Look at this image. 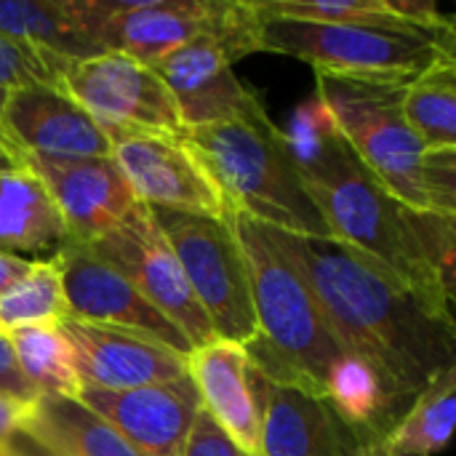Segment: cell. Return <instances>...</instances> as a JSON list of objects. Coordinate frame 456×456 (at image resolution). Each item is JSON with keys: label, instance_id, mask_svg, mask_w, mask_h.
Returning a JSON list of instances; mask_svg holds the SVG:
<instances>
[{"label": "cell", "instance_id": "1", "mask_svg": "<svg viewBox=\"0 0 456 456\" xmlns=\"http://www.w3.org/2000/svg\"><path fill=\"white\" fill-rule=\"evenodd\" d=\"M265 232L307 283L334 339L377 374L401 414L441 371L456 366L454 321L438 315L377 259L334 238L273 227Z\"/></svg>", "mask_w": 456, "mask_h": 456}, {"label": "cell", "instance_id": "2", "mask_svg": "<svg viewBox=\"0 0 456 456\" xmlns=\"http://www.w3.org/2000/svg\"><path fill=\"white\" fill-rule=\"evenodd\" d=\"M283 134L331 238L377 259L454 321L456 219L401 203L353 152L315 94L297 107Z\"/></svg>", "mask_w": 456, "mask_h": 456}, {"label": "cell", "instance_id": "3", "mask_svg": "<svg viewBox=\"0 0 456 456\" xmlns=\"http://www.w3.org/2000/svg\"><path fill=\"white\" fill-rule=\"evenodd\" d=\"M406 86L315 72V96L363 166L409 208L456 219V147L419 142L403 115Z\"/></svg>", "mask_w": 456, "mask_h": 456}, {"label": "cell", "instance_id": "4", "mask_svg": "<svg viewBox=\"0 0 456 456\" xmlns=\"http://www.w3.org/2000/svg\"><path fill=\"white\" fill-rule=\"evenodd\" d=\"M184 147L203 166L230 214L305 238H331L294 163L283 128L267 110L246 120L184 128Z\"/></svg>", "mask_w": 456, "mask_h": 456}, {"label": "cell", "instance_id": "5", "mask_svg": "<svg viewBox=\"0 0 456 456\" xmlns=\"http://www.w3.org/2000/svg\"><path fill=\"white\" fill-rule=\"evenodd\" d=\"M235 230L251 283L256 339L246 345L251 366L273 379L326 395L331 369L347 355L323 321L307 283L278 251L265 227L240 214L227 216Z\"/></svg>", "mask_w": 456, "mask_h": 456}, {"label": "cell", "instance_id": "6", "mask_svg": "<svg viewBox=\"0 0 456 456\" xmlns=\"http://www.w3.org/2000/svg\"><path fill=\"white\" fill-rule=\"evenodd\" d=\"M248 40L251 51L286 53L313 64L315 72L390 83H411L456 59V29H425L398 16L318 24L256 16L251 8Z\"/></svg>", "mask_w": 456, "mask_h": 456}, {"label": "cell", "instance_id": "7", "mask_svg": "<svg viewBox=\"0 0 456 456\" xmlns=\"http://www.w3.org/2000/svg\"><path fill=\"white\" fill-rule=\"evenodd\" d=\"M69 8L104 51L147 67L200 35L219 37L232 61L254 53L248 0H69Z\"/></svg>", "mask_w": 456, "mask_h": 456}, {"label": "cell", "instance_id": "8", "mask_svg": "<svg viewBox=\"0 0 456 456\" xmlns=\"http://www.w3.org/2000/svg\"><path fill=\"white\" fill-rule=\"evenodd\" d=\"M150 211L171 243L187 286L206 313L216 339L243 347L251 345L259 331L251 302L248 265L230 222L168 208Z\"/></svg>", "mask_w": 456, "mask_h": 456}, {"label": "cell", "instance_id": "9", "mask_svg": "<svg viewBox=\"0 0 456 456\" xmlns=\"http://www.w3.org/2000/svg\"><path fill=\"white\" fill-rule=\"evenodd\" d=\"M59 86L107 131L179 136V110L163 77L118 51L64 64Z\"/></svg>", "mask_w": 456, "mask_h": 456}, {"label": "cell", "instance_id": "10", "mask_svg": "<svg viewBox=\"0 0 456 456\" xmlns=\"http://www.w3.org/2000/svg\"><path fill=\"white\" fill-rule=\"evenodd\" d=\"M259 456H390L387 436L345 419L326 395L273 382L251 366Z\"/></svg>", "mask_w": 456, "mask_h": 456}, {"label": "cell", "instance_id": "11", "mask_svg": "<svg viewBox=\"0 0 456 456\" xmlns=\"http://www.w3.org/2000/svg\"><path fill=\"white\" fill-rule=\"evenodd\" d=\"M91 248L120 270L136 291L187 337L195 350L216 339L150 206L136 203L112 230L96 238Z\"/></svg>", "mask_w": 456, "mask_h": 456}, {"label": "cell", "instance_id": "12", "mask_svg": "<svg viewBox=\"0 0 456 456\" xmlns=\"http://www.w3.org/2000/svg\"><path fill=\"white\" fill-rule=\"evenodd\" d=\"M53 259L61 273L69 318L136 331L184 358L192 355L195 347L187 342V337L91 246L64 238Z\"/></svg>", "mask_w": 456, "mask_h": 456}, {"label": "cell", "instance_id": "13", "mask_svg": "<svg viewBox=\"0 0 456 456\" xmlns=\"http://www.w3.org/2000/svg\"><path fill=\"white\" fill-rule=\"evenodd\" d=\"M110 142L112 160L139 203L216 219L230 216L219 190L179 136L118 134Z\"/></svg>", "mask_w": 456, "mask_h": 456}, {"label": "cell", "instance_id": "14", "mask_svg": "<svg viewBox=\"0 0 456 456\" xmlns=\"http://www.w3.org/2000/svg\"><path fill=\"white\" fill-rule=\"evenodd\" d=\"M152 69L163 77L182 128H206L265 112L259 94L232 72V59L214 35L192 37Z\"/></svg>", "mask_w": 456, "mask_h": 456}, {"label": "cell", "instance_id": "15", "mask_svg": "<svg viewBox=\"0 0 456 456\" xmlns=\"http://www.w3.org/2000/svg\"><path fill=\"white\" fill-rule=\"evenodd\" d=\"M0 131L24 155L37 158H107V131L59 86L32 83L5 94Z\"/></svg>", "mask_w": 456, "mask_h": 456}, {"label": "cell", "instance_id": "16", "mask_svg": "<svg viewBox=\"0 0 456 456\" xmlns=\"http://www.w3.org/2000/svg\"><path fill=\"white\" fill-rule=\"evenodd\" d=\"M75 361L80 387L134 390L187 377V358L136 331L99 326L77 318L56 323Z\"/></svg>", "mask_w": 456, "mask_h": 456}, {"label": "cell", "instance_id": "17", "mask_svg": "<svg viewBox=\"0 0 456 456\" xmlns=\"http://www.w3.org/2000/svg\"><path fill=\"white\" fill-rule=\"evenodd\" d=\"M83 406L110 422L139 456H182L200 395L187 377L134 390L77 387Z\"/></svg>", "mask_w": 456, "mask_h": 456}, {"label": "cell", "instance_id": "18", "mask_svg": "<svg viewBox=\"0 0 456 456\" xmlns=\"http://www.w3.org/2000/svg\"><path fill=\"white\" fill-rule=\"evenodd\" d=\"M24 166L45 184L64 222L67 240L91 246L112 230L139 200L112 155L107 158H37Z\"/></svg>", "mask_w": 456, "mask_h": 456}, {"label": "cell", "instance_id": "19", "mask_svg": "<svg viewBox=\"0 0 456 456\" xmlns=\"http://www.w3.org/2000/svg\"><path fill=\"white\" fill-rule=\"evenodd\" d=\"M187 374L203 411L251 456H259V406L251 385V361L243 345L214 339L187 358Z\"/></svg>", "mask_w": 456, "mask_h": 456}, {"label": "cell", "instance_id": "20", "mask_svg": "<svg viewBox=\"0 0 456 456\" xmlns=\"http://www.w3.org/2000/svg\"><path fill=\"white\" fill-rule=\"evenodd\" d=\"M21 436L51 456H139L110 422L77 398H37Z\"/></svg>", "mask_w": 456, "mask_h": 456}, {"label": "cell", "instance_id": "21", "mask_svg": "<svg viewBox=\"0 0 456 456\" xmlns=\"http://www.w3.org/2000/svg\"><path fill=\"white\" fill-rule=\"evenodd\" d=\"M0 32L59 61L107 53L72 13L69 0H0Z\"/></svg>", "mask_w": 456, "mask_h": 456}, {"label": "cell", "instance_id": "22", "mask_svg": "<svg viewBox=\"0 0 456 456\" xmlns=\"http://www.w3.org/2000/svg\"><path fill=\"white\" fill-rule=\"evenodd\" d=\"M64 238V222L45 184L29 168L0 174V251L59 248Z\"/></svg>", "mask_w": 456, "mask_h": 456}, {"label": "cell", "instance_id": "23", "mask_svg": "<svg viewBox=\"0 0 456 456\" xmlns=\"http://www.w3.org/2000/svg\"><path fill=\"white\" fill-rule=\"evenodd\" d=\"M456 417V366L441 371L387 436L390 456H436L449 446Z\"/></svg>", "mask_w": 456, "mask_h": 456}, {"label": "cell", "instance_id": "24", "mask_svg": "<svg viewBox=\"0 0 456 456\" xmlns=\"http://www.w3.org/2000/svg\"><path fill=\"white\" fill-rule=\"evenodd\" d=\"M21 377L35 390L37 398L77 395V374L67 339L56 326H21L8 331Z\"/></svg>", "mask_w": 456, "mask_h": 456}, {"label": "cell", "instance_id": "25", "mask_svg": "<svg viewBox=\"0 0 456 456\" xmlns=\"http://www.w3.org/2000/svg\"><path fill=\"white\" fill-rule=\"evenodd\" d=\"M403 115L428 150L456 147V59H446L403 88Z\"/></svg>", "mask_w": 456, "mask_h": 456}, {"label": "cell", "instance_id": "26", "mask_svg": "<svg viewBox=\"0 0 456 456\" xmlns=\"http://www.w3.org/2000/svg\"><path fill=\"white\" fill-rule=\"evenodd\" d=\"M67 318V299L56 259L35 262L29 275L0 297V329L13 331L21 326H56Z\"/></svg>", "mask_w": 456, "mask_h": 456}, {"label": "cell", "instance_id": "27", "mask_svg": "<svg viewBox=\"0 0 456 456\" xmlns=\"http://www.w3.org/2000/svg\"><path fill=\"white\" fill-rule=\"evenodd\" d=\"M256 16L297 21H374L395 16L387 0H248Z\"/></svg>", "mask_w": 456, "mask_h": 456}, {"label": "cell", "instance_id": "28", "mask_svg": "<svg viewBox=\"0 0 456 456\" xmlns=\"http://www.w3.org/2000/svg\"><path fill=\"white\" fill-rule=\"evenodd\" d=\"M64 64L69 61L51 59L43 51L0 32V94H11L32 83H59Z\"/></svg>", "mask_w": 456, "mask_h": 456}, {"label": "cell", "instance_id": "29", "mask_svg": "<svg viewBox=\"0 0 456 456\" xmlns=\"http://www.w3.org/2000/svg\"><path fill=\"white\" fill-rule=\"evenodd\" d=\"M182 456H251L246 454L200 406L195 422H192V430L187 436V444H184V452Z\"/></svg>", "mask_w": 456, "mask_h": 456}, {"label": "cell", "instance_id": "30", "mask_svg": "<svg viewBox=\"0 0 456 456\" xmlns=\"http://www.w3.org/2000/svg\"><path fill=\"white\" fill-rule=\"evenodd\" d=\"M0 398L16 401V403H27V406H32L37 401L35 390L21 377V369H19L11 337L3 329H0Z\"/></svg>", "mask_w": 456, "mask_h": 456}, {"label": "cell", "instance_id": "31", "mask_svg": "<svg viewBox=\"0 0 456 456\" xmlns=\"http://www.w3.org/2000/svg\"><path fill=\"white\" fill-rule=\"evenodd\" d=\"M29 409L32 406H27V403L0 398V449H5L8 444H13L21 436L27 417H29Z\"/></svg>", "mask_w": 456, "mask_h": 456}, {"label": "cell", "instance_id": "32", "mask_svg": "<svg viewBox=\"0 0 456 456\" xmlns=\"http://www.w3.org/2000/svg\"><path fill=\"white\" fill-rule=\"evenodd\" d=\"M35 262L29 259H21L16 254H8V251H0V297L5 291H11L19 281H24L29 275Z\"/></svg>", "mask_w": 456, "mask_h": 456}, {"label": "cell", "instance_id": "33", "mask_svg": "<svg viewBox=\"0 0 456 456\" xmlns=\"http://www.w3.org/2000/svg\"><path fill=\"white\" fill-rule=\"evenodd\" d=\"M19 168H27V166H24V152H19V150L5 139V134L0 131V174L19 171Z\"/></svg>", "mask_w": 456, "mask_h": 456}, {"label": "cell", "instance_id": "34", "mask_svg": "<svg viewBox=\"0 0 456 456\" xmlns=\"http://www.w3.org/2000/svg\"><path fill=\"white\" fill-rule=\"evenodd\" d=\"M0 456H29L27 452H21L19 446H16V441L13 444H8L5 449H0Z\"/></svg>", "mask_w": 456, "mask_h": 456}, {"label": "cell", "instance_id": "35", "mask_svg": "<svg viewBox=\"0 0 456 456\" xmlns=\"http://www.w3.org/2000/svg\"><path fill=\"white\" fill-rule=\"evenodd\" d=\"M3 99H5V94H0V107H3Z\"/></svg>", "mask_w": 456, "mask_h": 456}]
</instances>
